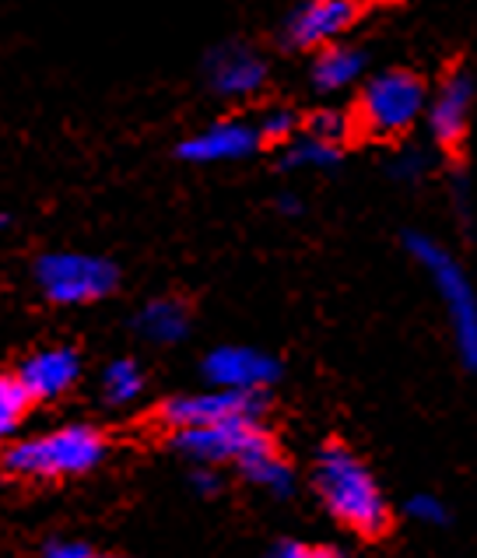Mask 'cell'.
Segmentation results:
<instances>
[{
	"label": "cell",
	"mask_w": 477,
	"mask_h": 558,
	"mask_svg": "<svg viewBox=\"0 0 477 558\" xmlns=\"http://www.w3.org/2000/svg\"><path fill=\"white\" fill-rule=\"evenodd\" d=\"M267 408L264 390H232L215 387L211 393H186L172 397L158 408V418L169 428H189V425H211L225 418H260Z\"/></svg>",
	"instance_id": "cell-7"
},
{
	"label": "cell",
	"mask_w": 477,
	"mask_h": 558,
	"mask_svg": "<svg viewBox=\"0 0 477 558\" xmlns=\"http://www.w3.org/2000/svg\"><path fill=\"white\" fill-rule=\"evenodd\" d=\"M274 558H333L341 555L338 548H313V545H298V541H278L274 548H270Z\"/></svg>",
	"instance_id": "cell-24"
},
{
	"label": "cell",
	"mask_w": 477,
	"mask_h": 558,
	"mask_svg": "<svg viewBox=\"0 0 477 558\" xmlns=\"http://www.w3.org/2000/svg\"><path fill=\"white\" fill-rule=\"evenodd\" d=\"M425 169H428V158L421 151H404L393 162V177L396 180H418V177H425Z\"/></svg>",
	"instance_id": "cell-25"
},
{
	"label": "cell",
	"mask_w": 477,
	"mask_h": 558,
	"mask_svg": "<svg viewBox=\"0 0 477 558\" xmlns=\"http://www.w3.org/2000/svg\"><path fill=\"white\" fill-rule=\"evenodd\" d=\"M278 207H281L284 215H298V211H302V207H298V197H281Z\"/></svg>",
	"instance_id": "cell-27"
},
{
	"label": "cell",
	"mask_w": 477,
	"mask_h": 558,
	"mask_svg": "<svg viewBox=\"0 0 477 558\" xmlns=\"http://www.w3.org/2000/svg\"><path fill=\"white\" fill-rule=\"evenodd\" d=\"M8 221H11L8 215H0V229H4V226H8Z\"/></svg>",
	"instance_id": "cell-28"
},
{
	"label": "cell",
	"mask_w": 477,
	"mask_h": 558,
	"mask_svg": "<svg viewBox=\"0 0 477 558\" xmlns=\"http://www.w3.org/2000/svg\"><path fill=\"white\" fill-rule=\"evenodd\" d=\"M137 330L145 333L148 341L176 344L186 338V330H189V310L180 299H155L137 313Z\"/></svg>",
	"instance_id": "cell-15"
},
{
	"label": "cell",
	"mask_w": 477,
	"mask_h": 558,
	"mask_svg": "<svg viewBox=\"0 0 477 558\" xmlns=\"http://www.w3.org/2000/svg\"><path fill=\"white\" fill-rule=\"evenodd\" d=\"M42 555L46 558H95L99 551H95L88 541H46Z\"/></svg>",
	"instance_id": "cell-23"
},
{
	"label": "cell",
	"mask_w": 477,
	"mask_h": 558,
	"mask_svg": "<svg viewBox=\"0 0 477 558\" xmlns=\"http://www.w3.org/2000/svg\"><path fill=\"white\" fill-rule=\"evenodd\" d=\"M309 134L320 137V141H330V145H341V141L347 137V131H352V120H347L344 113H333V109H320V113L309 117Z\"/></svg>",
	"instance_id": "cell-20"
},
{
	"label": "cell",
	"mask_w": 477,
	"mask_h": 558,
	"mask_svg": "<svg viewBox=\"0 0 477 558\" xmlns=\"http://www.w3.org/2000/svg\"><path fill=\"white\" fill-rule=\"evenodd\" d=\"M355 19H358L355 0H306L284 22L281 43L292 46V50H313V46H323L333 36H341L344 28H352Z\"/></svg>",
	"instance_id": "cell-9"
},
{
	"label": "cell",
	"mask_w": 477,
	"mask_h": 558,
	"mask_svg": "<svg viewBox=\"0 0 477 558\" xmlns=\"http://www.w3.org/2000/svg\"><path fill=\"white\" fill-rule=\"evenodd\" d=\"M238 471H243L249 485H260L267 492H274V496H292L295 488V471L278 457V450L243 457L238 460Z\"/></svg>",
	"instance_id": "cell-16"
},
{
	"label": "cell",
	"mask_w": 477,
	"mask_h": 558,
	"mask_svg": "<svg viewBox=\"0 0 477 558\" xmlns=\"http://www.w3.org/2000/svg\"><path fill=\"white\" fill-rule=\"evenodd\" d=\"M257 148H260L257 126L225 120V123L208 126V131L197 134V137H186L176 148V155L183 158V162L208 166V162H235V158H246Z\"/></svg>",
	"instance_id": "cell-11"
},
{
	"label": "cell",
	"mask_w": 477,
	"mask_h": 558,
	"mask_svg": "<svg viewBox=\"0 0 477 558\" xmlns=\"http://www.w3.org/2000/svg\"><path fill=\"white\" fill-rule=\"evenodd\" d=\"M407 513L418 523H428V527H442V523H450V509L442 506L436 496H411Z\"/></svg>",
	"instance_id": "cell-22"
},
{
	"label": "cell",
	"mask_w": 477,
	"mask_h": 558,
	"mask_svg": "<svg viewBox=\"0 0 477 558\" xmlns=\"http://www.w3.org/2000/svg\"><path fill=\"white\" fill-rule=\"evenodd\" d=\"M36 278L50 302L60 306H82V302L106 299L120 284L113 260L91 257V253H46L36 264Z\"/></svg>",
	"instance_id": "cell-4"
},
{
	"label": "cell",
	"mask_w": 477,
	"mask_h": 558,
	"mask_svg": "<svg viewBox=\"0 0 477 558\" xmlns=\"http://www.w3.org/2000/svg\"><path fill=\"white\" fill-rule=\"evenodd\" d=\"M140 390H145V376H140L137 362L117 359V362L106 365V373H102V397H106V404H113V408L131 404Z\"/></svg>",
	"instance_id": "cell-18"
},
{
	"label": "cell",
	"mask_w": 477,
	"mask_h": 558,
	"mask_svg": "<svg viewBox=\"0 0 477 558\" xmlns=\"http://www.w3.org/2000/svg\"><path fill=\"white\" fill-rule=\"evenodd\" d=\"M172 446L189 457L194 464H229V460H243L253 453H267L278 450L274 436L257 418H225V422H211V425H189V428H176L172 436Z\"/></svg>",
	"instance_id": "cell-5"
},
{
	"label": "cell",
	"mask_w": 477,
	"mask_h": 558,
	"mask_svg": "<svg viewBox=\"0 0 477 558\" xmlns=\"http://www.w3.org/2000/svg\"><path fill=\"white\" fill-rule=\"evenodd\" d=\"M19 379L32 401H53L82 379V359L74 348H46L22 365Z\"/></svg>",
	"instance_id": "cell-13"
},
{
	"label": "cell",
	"mask_w": 477,
	"mask_h": 558,
	"mask_svg": "<svg viewBox=\"0 0 477 558\" xmlns=\"http://www.w3.org/2000/svg\"><path fill=\"white\" fill-rule=\"evenodd\" d=\"M281 362L257 348L225 344L204 359V376L211 387H232V390H267L270 383L281 379Z\"/></svg>",
	"instance_id": "cell-8"
},
{
	"label": "cell",
	"mask_w": 477,
	"mask_h": 558,
	"mask_svg": "<svg viewBox=\"0 0 477 558\" xmlns=\"http://www.w3.org/2000/svg\"><path fill=\"white\" fill-rule=\"evenodd\" d=\"M365 71V53L352 46H327V50L313 60V85L320 92H341L355 85Z\"/></svg>",
	"instance_id": "cell-14"
},
{
	"label": "cell",
	"mask_w": 477,
	"mask_h": 558,
	"mask_svg": "<svg viewBox=\"0 0 477 558\" xmlns=\"http://www.w3.org/2000/svg\"><path fill=\"white\" fill-rule=\"evenodd\" d=\"M260 141H267V145H284L292 134H295V117L289 113V109H274V113H267L257 126Z\"/></svg>",
	"instance_id": "cell-21"
},
{
	"label": "cell",
	"mask_w": 477,
	"mask_h": 558,
	"mask_svg": "<svg viewBox=\"0 0 477 558\" xmlns=\"http://www.w3.org/2000/svg\"><path fill=\"white\" fill-rule=\"evenodd\" d=\"M106 436L91 425H68L50 436L25 439L4 453V468L19 477H74L99 468Z\"/></svg>",
	"instance_id": "cell-2"
},
{
	"label": "cell",
	"mask_w": 477,
	"mask_h": 558,
	"mask_svg": "<svg viewBox=\"0 0 477 558\" xmlns=\"http://www.w3.org/2000/svg\"><path fill=\"white\" fill-rule=\"evenodd\" d=\"M316 492H320L333 520H341L355 534L383 537L390 531V506L383 492L347 446L330 442L320 450V457H316Z\"/></svg>",
	"instance_id": "cell-1"
},
{
	"label": "cell",
	"mask_w": 477,
	"mask_h": 558,
	"mask_svg": "<svg viewBox=\"0 0 477 558\" xmlns=\"http://www.w3.org/2000/svg\"><path fill=\"white\" fill-rule=\"evenodd\" d=\"M341 162V145H330V141H320V137H298V141H284V155H281V169H330Z\"/></svg>",
	"instance_id": "cell-17"
},
{
	"label": "cell",
	"mask_w": 477,
	"mask_h": 558,
	"mask_svg": "<svg viewBox=\"0 0 477 558\" xmlns=\"http://www.w3.org/2000/svg\"><path fill=\"white\" fill-rule=\"evenodd\" d=\"M32 408V397L25 393L19 376H0V439L11 436L22 425L25 411Z\"/></svg>",
	"instance_id": "cell-19"
},
{
	"label": "cell",
	"mask_w": 477,
	"mask_h": 558,
	"mask_svg": "<svg viewBox=\"0 0 477 558\" xmlns=\"http://www.w3.org/2000/svg\"><path fill=\"white\" fill-rule=\"evenodd\" d=\"M474 109V77L470 71H453L447 85L439 88L432 109H428V126L442 148H460L467 141Z\"/></svg>",
	"instance_id": "cell-10"
},
{
	"label": "cell",
	"mask_w": 477,
	"mask_h": 558,
	"mask_svg": "<svg viewBox=\"0 0 477 558\" xmlns=\"http://www.w3.org/2000/svg\"><path fill=\"white\" fill-rule=\"evenodd\" d=\"M407 253L415 257L428 275H432L442 306L450 313V327L456 338V352L464 359V369H477V299H474V284L467 278V270L460 267L447 250H442L436 239H428L421 232H407L404 235Z\"/></svg>",
	"instance_id": "cell-3"
},
{
	"label": "cell",
	"mask_w": 477,
	"mask_h": 558,
	"mask_svg": "<svg viewBox=\"0 0 477 558\" xmlns=\"http://www.w3.org/2000/svg\"><path fill=\"white\" fill-rule=\"evenodd\" d=\"M189 482H194V488L204 492V496H211V492H218V477H215L211 471H204V464H200V471H194V477H189Z\"/></svg>",
	"instance_id": "cell-26"
},
{
	"label": "cell",
	"mask_w": 477,
	"mask_h": 558,
	"mask_svg": "<svg viewBox=\"0 0 477 558\" xmlns=\"http://www.w3.org/2000/svg\"><path fill=\"white\" fill-rule=\"evenodd\" d=\"M208 82L225 99H243L264 88L267 63L246 46H218L208 53Z\"/></svg>",
	"instance_id": "cell-12"
},
{
	"label": "cell",
	"mask_w": 477,
	"mask_h": 558,
	"mask_svg": "<svg viewBox=\"0 0 477 558\" xmlns=\"http://www.w3.org/2000/svg\"><path fill=\"white\" fill-rule=\"evenodd\" d=\"M425 85L411 71H383L365 85L358 99V123L376 137H396L421 117Z\"/></svg>",
	"instance_id": "cell-6"
}]
</instances>
